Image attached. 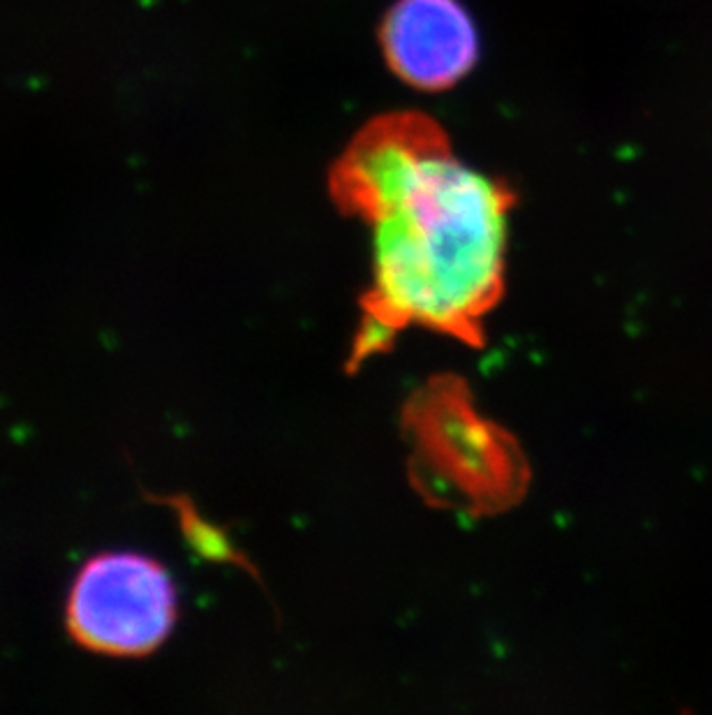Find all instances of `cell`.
Listing matches in <instances>:
<instances>
[{"label":"cell","instance_id":"5","mask_svg":"<svg viewBox=\"0 0 712 715\" xmlns=\"http://www.w3.org/2000/svg\"><path fill=\"white\" fill-rule=\"evenodd\" d=\"M144 498L153 505H165L174 509L178 519L181 535L185 537L188 547L195 553L204 556L207 560L216 563H236L245 565L248 560L229 544V537L223 528H216L211 521H207L199 515V509L188 496H156V493L144 491Z\"/></svg>","mask_w":712,"mask_h":715},{"label":"cell","instance_id":"1","mask_svg":"<svg viewBox=\"0 0 712 715\" xmlns=\"http://www.w3.org/2000/svg\"><path fill=\"white\" fill-rule=\"evenodd\" d=\"M347 216L373 225V287L350 366L426 327L468 345L484 343V318L504 292V183L462 165L433 118L398 112L368 123L331 172Z\"/></svg>","mask_w":712,"mask_h":715},{"label":"cell","instance_id":"3","mask_svg":"<svg viewBox=\"0 0 712 715\" xmlns=\"http://www.w3.org/2000/svg\"><path fill=\"white\" fill-rule=\"evenodd\" d=\"M410 424L417 430L421 452L428 454V464L442 465L445 481L453 484L462 496L477 498L479 507L509 505L523 489V472L518 454H509V440L477 417L472 405L453 396V385L446 394L430 387L428 396L412 405Z\"/></svg>","mask_w":712,"mask_h":715},{"label":"cell","instance_id":"2","mask_svg":"<svg viewBox=\"0 0 712 715\" xmlns=\"http://www.w3.org/2000/svg\"><path fill=\"white\" fill-rule=\"evenodd\" d=\"M178 592L169 570L137 551H100L81 563L65 598V632L105 658H148L172 637Z\"/></svg>","mask_w":712,"mask_h":715},{"label":"cell","instance_id":"4","mask_svg":"<svg viewBox=\"0 0 712 715\" xmlns=\"http://www.w3.org/2000/svg\"><path fill=\"white\" fill-rule=\"evenodd\" d=\"M379 39L391 70L426 90L461 81L479 56L477 29L458 0H398Z\"/></svg>","mask_w":712,"mask_h":715}]
</instances>
